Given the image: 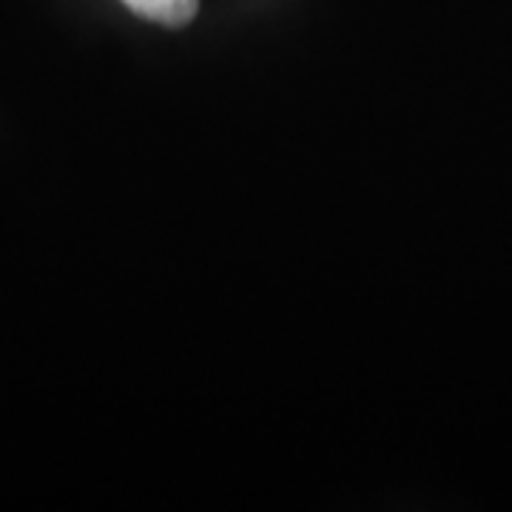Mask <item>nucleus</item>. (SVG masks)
<instances>
[{
  "label": "nucleus",
  "mask_w": 512,
  "mask_h": 512,
  "mask_svg": "<svg viewBox=\"0 0 512 512\" xmlns=\"http://www.w3.org/2000/svg\"><path fill=\"white\" fill-rule=\"evenodd\" d=\"M123 3L140 18L168 26V29H180L185 23H191L200 6V0H123Z\"/></svg>",
  "instance_id": "f257e3e1"
}]
</instances>
